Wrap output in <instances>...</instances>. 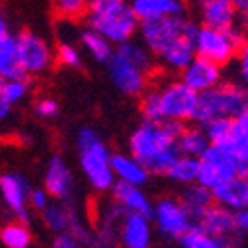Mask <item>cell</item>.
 <instances>
[{"mask_svg":"<svg viewBox=\"0 0 248 248\" xmlns=\"http://www.w3.org/2000/svg\"><path fill=\"white\" fill-rule=\"evenodd\" d=\"M246 36H248V30L240 22L231 30H213V28L199 26V32L195 38L197 58L213 62V64L224 70V66L232 64L236 60L238 48Z\"/></svg>","mask_w":248,"mask_h":248,"instance_id":"ba28073f","label":"cell"},{"mask_svg":"<svg viewBox=\"0 0 248 248\" xmlns=\"http://www.w3.org/2000/svg\"><path fill=\"white\" fill-rule=\"evenodd\" d=\"M179 76H181L179 79L183 81V84L187 86L191 92H195L197 95L217 88L218 84L224 81L222 79L224 70L220 66L213 64V62L202 60V58H195Z\"/></svg>","mask_w":248,"mask_h":248,"instance_id":"9a60e30c","label":"cell"},{"mask_svg":"<svg viewBox=\"0 0 248 248\" xmlns=\"http://www.w3.org/2000/svg\"><path fill=\"white\" fill-rule=\"evenodd\" d=\"M211 147L209 137H206L204 129L199 125H185L181 137H179V151L185 157H193V159H201L206 149Z\"/></svg>","mask_w":248,"mask_h":248,"instance_id":"d4e9b609","label":"cell"},{"mask_svg":"<svg viewBox=\"0 0 248 248\" xmlns=\"http://www.w3.org/2000/svg\"><path fill=\"white\" fill-rule=\"evenodd\" d=\"M54 54H56V62L64 68H81V64H84L81 50L74 42H70V40H62L56 46Z\"/></svg>","mask_w":248,"mask_h":248,"instance_id":"1f68e13d","label":"cell"},{"mask_svg":"<svg viewBox=\"0 0 248 248\" xmlns=\"http://www.w3.org/2000/svg\"><path fill=\"white\" fill-rule=\"evenodd\" d=\"M195 229L222 240L229 248H236L242 244V232H238L236 229L234 215L218 204H213L209 211L201 215V218H197Z\"/></svg>","mask_w":248,"mask_h":248,"instance_id":"4fadbf2b","label":"cell"},{"mask_svg":"<svg viewBox=\"0 0 248 248\" xmlns=\"http://www.w3.org/2000/svg\"><path fill=\"white\" fill-rule=\"evenodd\" d=\"M44 191L54 201H72L76 193V177L62 155H52L44 171Z\"/></svg>","mask_w":248,"mask_h":248,"instance_id":"5bb4252c","label":"cell"},{"mask_svg":"<svg viewBox=\"0 0 248 248\" xmlns=\"http://www.w3.org/2000/svg\"><path fill=\"white\" fill-rule=\"evenodd\" d=\"M2 84H4V79L0 78V121H4L8 115H10V111H12V108L6 103V99H4V95H2Z\"/></svg>","mask_w":248,"mask_h":248,"instance_id":"ab89813d","label":"cell"},{"mask_svg":"<svg viewBox=\"0 0 248 248\" xmlns=\"http://www.w3.org/2000/svg\"><path fill=\"white\" fill-rule=\"evenodd\" d=\"M226 149L232 153L238 165V177L248 179V111L232 119Z\"/></svg>","mask_w":248,"mask_h":248,"instance_id":"7402d4cb","label":"cell"},{"mask_svg":"<svg viewBox=\"0 0 248 248\" xmlns=\"http://www.w3.org/2000/svg\"><path fill=\"white\" fill-rule=\"evenodd\" d=\"M78 40H79V44L81 48H84L90 58L93 62H97V64H108L111 54H113V48L106 38H101L97 32L90 30V28H81L79 34H78Z\"/></svg>","mask_w":248,"mask_h":248,"instance_id":"484cf974","label":"cell"},{"mask_svg":"<svg viewBox=\"0 0 248 248\" xmlns=\"http://www.w3.org/2000/svg\"><path fill=\"white\" fill-rule=\"evenodd\" d=\"M0 242L4 248H30L32 244V231L26 222L10 220L0 226Z\"/></svg>","mask_w":248,"mask_h":248,"instance_id":"83f0119b","label":"cell"},{"mask_svg":"<svg viewBox=\"0 0 248 248\" xmlns=\"http://www.w3.org/2000/svg\"><path fill=\"white\" fill-rule=\"evenodd\" d=\"M34 113L42 119H54L60 113V106L54 97H40L34 103Z\"/></svg>","mask_w":248,"mask_h":248,"instance_id":"d590c367","label":"cell"},{"mask_svg":"<svg viewBox=\"0 0 248 248\" xmlns=\"http://www.w3.org/2000/svg\"><path fill=\"white\" fill-rule=\"evenodd\" d=\"M111 171L115 181L133 185V187H139V189L145 187L151 179L147 169L129 153H111Z\"/></svg>","mask_w":248,"mask_h":248,"instance_id":"44dd1931","label":"cell"},{"mask_svg":"<svg viewBox=\"0 0 248 248\" xmlns=\"http://www.w3.org/2000/svg\"><path fill=\"white\" fill-rule=\"evenodd\" d=\"M117 242L121 248H151L153 244L151 218L125 213L117 231Z\"/></svg>","mask_w":248,"mask_h":248,"instance_id":"e0dca14e","label":"cell"},{"mask_svg":"<svg viewBox=\"0 0 248 248\" xmlns=\"http://www.w3.org/2000/svg\"><path fill=\"white\" fill-rule=\"evenodd\" d=\"M0 78L2 79H14V78H26L18 66L16 56V38L14 34H8L0 38Z\"/></svg>","mask_w":248,"mask_h":248,"instance_id":"4316f807","label":"cell"},{"mask_svg":"<svg viewBox=\"0 0 248 248\" xmlns=\"http://www.w3.org/2000/svg\"><path fill=\"white\" fill-rule=\"evenodd\" d=\"M199 30V22L189 16H167L139 22V42L149 50V54L157 60L161 54L171 50L179 40L195 34Z\"/></svg>","mask_w":248,"mask_h":248,"instance_id":"52a82bcc","label":"cell"},{"mask_svg":"<svg viewBox=\"0 0 248 248\" xmlns=\"http://www.w3.org/2000/svg\"><path fill=\"white\" fill-rule=\"evenodd\" d=\"M183 129V123L175 121H141L129 137V155L151 177H167L173 163L181 157L179 137Z\"/></svg>","mask_w":248,"mask_h":248,"instance_id":"6da1fadb","label":"cell"},{"mask_svg":"<svg viewBox=\"0 0 248 248\" xmlns=\"http://www.w3.org/2000/svg\"><path fill=\"white\" fill-rule=\"evenodd\" d=\"M30 181L18 171H4L0 175V204L18 222L30 220Z\"/></svg>","mask_w":248,"mask_h":248,"instance_id":"7c38bea8","label":"cell"},{"mask_svg":"<svg viewBox=\"0 0 248 248\" xmlns=\"http://www.w3.org/2000/svg\"><path fill=\"white\" fill-rule=\"evenodd\" d=\"M52 248H86L79 240H76L72 234H58L52 240Z\"/></svg>","mask_w":248,"mask_h":248,"instance_id":"74e56055","label":"cell"},{"mask_svg":"<svg viewBox=\"0 0 248 248\" xmlns=\"http://www.w3.org/2000/svg\"><path fill=\"white\" fill-rule=\"evenodd\" d=\"M8 34H12V32H10V26H8V20H6L4 12L0 10V38H4V36H8Z\"/></svg>","mask_w":248,"mask_h":248,"instance_id":"b9f144b4","label":"cell"},{"mask_svg":"<svg viewBox=\"0 0 248 248\" xmlns=\"http://www.w3.org/2000/svg\"><path fill=\"white\" fill-rule=\"evenodd\" d=\"M30 93V78H14V79H4L2 84V95L10 108L16 103H22Z\"/></svg>","mask_w":248,"mask_h":248,"instance_id":"f546056e","label":"cell"},{"mask_svg":"<svg viewBox=\"0 0 248 248\" xmlns=\"http://www.w3.org/2000/svg\"><path fill=\"white\" fill-rule=\"evenodd\" d=\"M167 177L173 183L181 185V187H189V185H195L199 181V159L181 155L173 163V167L169 169Z\"/></svg>","mask_w":248,"mask_h":248,"instance_id":"f1b7e54d","label":"cell"},{"mask_svg":"<svg viewBox=\"0 0 248 248\" xmlns=\"http://www.w3.org/2000/svg\"><path fill=\"white\" fill-rule=\"evenodd\" d=\"M151 224L161 236L171 240H181V236L195 226L193 218L183 209L177 197H161L157 202H153Z\"/></svg>","mask_w":248,"mask_h":248,"instance_id":"30bf717a","label":"cell"},{"mask_svg":"<svg viewBox=\"0 0 248 248\" xmlns=\"http://www.w3.org/2000/svg\"><path fill=\"white\" fill-rule=\"evenodd\" d=\"M236 14H238V22L248 30V0H232Z\"/></svg>","mask_w":248,"mask_h":248,"instance_id":"f35d334b","label":"cell"},{"mask_svg":"<svg viewBox=\"0 0 248 248\" xmlns=\"http://www.w3.org/2000/svg\"><path fill=\"white\" fill-rule=\"evenodd\" d=\"M76 153L79 171L84 173L90 187L97 193H109L115 183L111 171V151L108 149L97 129L86 125L78 131Z\"/></svg>","mask_w":248,"mask_h":248,"instance_id":"5b68a950","label":"cell"},{"mask_svg":"<svg viewBox=\"0 0 248 248\" xmlns=\"http://www.w3.org/2000/svg\"><path fill=\"white\" fill-rule=\"evenodd\" d=\"M236 84H240L242 88L248 90V36L244 38V42L240 44L238 48V54H236Z\"/></svg>","mask_w":248,"mask_h":248,"instance_id":"e575fe53","label":"cell"},{"mask_svg":"<svg viewBox=\"0 0 248 248\" xmlns=\"http://www.w3.org/2000/svg\"><path fill=\"white\" fill-rule=\"evenodd\" d=\"M211 193L215 204L222 206V209H226L232 215L248 209V179L244 177H234L226 181Z\"/></svg>","mask_w":248,"mask_h":248,"instance_id":"d6986e66","label":"cell"},{"mask_svg":"<svg viewBox=\"0 0 248 248\" xmlns=\"http://www.w3.org/2000/svg\"><path fill=\"white\" fill-rule=\"evenodd\" d=\"M177 199L183 204V209L189 213V217L193 218V222H197V218H201V215L206 213L215 204L213 193L209 189L201 187L199 183L189 185V187H183L181 197H177Z\"/></svg>","mask_w":248,"mask_h":248,"instance_id":"cb8c5ba5","label":"cell"},{"mask_svg":"<svg viewBox=\"0 0 248 248\" xmlns=\"http://www.w3.org/2000/svg\"><path fill=\"white\" fill-rule=\"evenodd\" d=\"M40 215H42L44 226L50 232H54L56 236L58 234H70L74 222L81 217L78 213V209L72 204V201H66V202L52 201Z\"/></svg>","mask_w":248,"mask_h":248,"instance_id":"ffe728a7","label":"cell"},{"mask_svg":"<svg viewBox=\"0 0 248 248\" xmlns=\"http://www.w3.org/2000/svg\"><path fill=\"white\" fill-rule=\"evenodd\" d=\"M52 8L58 18L66 20V22H76V20L86 16L88 2H84V0H56Z\"/></svg>","mask_w":248,"mask_h":248,"instance_id":"4dcf8cb0","label":"cell"},{"mask_svg":"<svg viewBox=\"0 0 248 248\" xmlns=\"http://www.w3.org/2000/svg\"><path fill=\"white\" fill-rule=\"evenodd\" d=\"M199 95L181 79H161L151 84L141 95L139 108L143 121H193Z\"/></svg>","mask_w":248,"mask_h":248,"instance_id":"3957f363","label":"cell"},{"mask_svg":"<svg viewBox=\"0 0 248 248\" xmlns=\"http://www.w3.org/2000/svg\"><path fill=\"white\" fill-rule=\"evenodd\" d=\"M109 195H111V202L117 204L123 213H127V215H141V217L151 218L153 202H151V199L147 197V193L143 189L115 181L111 191H109Z\"/></svg>","mask_w":248,"mask_h":248,"instance_id":"ac0fdd59","label":"cell"},{"mask_svg":"<svg viewBox=\"0 0 248 248\" xmlns=\"http://www.w3.org/2000/svg\"><path fill=\"white\" fill-rule=\"evenodd\" d=\"M248 111V90L236 81H222L217 88L199 93L193 125L204 127L213 121H232Z\"/></svg>","mask_w":248,"mask_h":248,"instance_id":"8992f818","label":"cell"},{"mask_svg":"<svg viewBox=\"0 0 248 248\" xmlns=\"http://www.w3.org/2000/svg\"><path fill=\"white\" fill-rule=\"evenodd\" d=\"M234 220H236V229H238V232H248V209L246 211H242V213H236L234 215Z\"/></svg>","mask_w":248,"mask_h":248,"instance_id":"60d3db41","label":"cell"},{"mask_svg":"<svg viewBox=\"0 0 248 248\" xmlns=\"http://www.w3.org/2000/svg\"><path fill=\"white\" fill-rule=\"evenodd\" d=\"M131 8L139 22L167 16H187V4L179 0H133Z\"/></svg>","mask_w":248,"mask_h":248,"instance_id":"603a6c76","label":"cell"},{"mask_svg":"<svg viewBox=\"0 0 248 248\" xmlns=\"http://www.w3.org/2000/svg\"><path fill=\"white\" fill-rule=\"evenodd\" d=\"M231 125L232 121H213L209 125H204V133L209 137V143L211 145H217V147H226L229 143V135H231Z\"/></svg>","mask_w":248,"mask_h":248,"instance_id":"836d02e7","label":"cell"},{"mask_svg":"<svg viewBox=\"0 0 248 248\" xmlns=\"http://www.w3.org/2000/svg\"><path fill=\"white\" fill-rule=\"evenodd\" d=\"M199 26L213 30H231L238 24L232 0H202L197 4Z\"/></svg>","mask_w":248,"mask_h":248,"instance_id":"2e32d148","label":"cell"},{"mask_svg":"<svg viewBox=\"0 0 248 248\" xmlns=\"http://www.w3.org/2000/svg\"><path fill=\"white\" fill-rule=\"evenodd\" d=\"M16 38V56L18 66L26 78L44 76L56 64V54L50 42L32 30H20L14 34Z\"/></svg>","mask_w":248,"mask_h":248,"instance_id":"9c48e42d","label":"cell"},{"mask_svg":"<svg viewBox=\"0 0 248 248\" xmlns=\"http://www.w3.org/2000/svg\"><path fill=\"white\" fill-rule=\"evenodd\" d=\"M0 211H2V204H0Z\"/></svg>","mask_w":248,"mask_h":248,"instance_id":"7bdbcfd3","label":"cell"},{"mask_svg":"<svg viewBox=\"0 0 248 248\" xmlns=\"http://www.w3.org/2000/svg\"><path fill=\"white\" fill-rule=\"evenodd\" d=\"M238 177V165L232 153L226 147L211 145L199 159V185L209 191H215L222 183Z\"/></svg>","mask_w":248,"mask_h":248,"instance_id":"8fae6325","label":"cell"},{"mask_svg":"<svg viewBox=\"0 0 248 248\" xmlns=\"http://www.w3.org/2000/svg\"><path fill=\"white\" fill-rule=\"evenodd\" d=\"M179 244H181V248H229L222 240L204 234L202 231L195 229V226L185 236H181Z\"/></svg>","mask_w":248,"mask_h":248,"instance_id":"d6a6232c","label":"cell"},{"mask_svg":"<svg viewBox=\"0 0 248 248\" xmlns=\"http://www.w3.org/2000/svg\"><path fill=\"white\" fill-rule=\"evenodd\" d=\"M111 84L123 95H143L153 84L157 62L139 40H131L113 48V54L106 64Z\"/></svg>","mask_w":248,"mask_h":248,"instance_id":"7a4b0ae2","label":"cell"},{"mask_svg":"<svg viewBox=\"0 0 248 248\" xmlns=\"http://www.w3.org/2000/svg\"><path fill=\"white\" fill-rule=\"evenodd\" d=\"M50 202H52V199H50V195L44 191V187H34V189L30 191V211L42 213Z\"/></svg>","mask_w":248,"mask_h":248,"instance_id":"8d00e7d4","label":"cell"},{"mask_svg":"<svg viewBox=\"0 0 248 248\" xmlns=\"http://www.w3.org/2000/svg\"><path fill=\"white\" fill-rule=\"evenodd\" d=\"M86 28L97 32L111 46H121L135 40L139 32V18L131 2L125 0H92L86 10Z\"/></svg>","mask_w":248,"mask_h":248,"instance_id":"277c9868","label":"cell"}]
</instances>
